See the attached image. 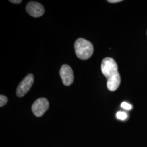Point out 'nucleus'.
<instances>
[{
    "instance_id": "1",
    "label": "nucleus",
    "mask_w": 147,
    "mask_h": 147,
    "mask_svg": "<svg viewBox=\"0 0 147 147\" xmlns=\"http://www.w3.org/2000/svg\"><path fill=\"white\" fill-rule=\"evenodd\" d=\"M101 69L107 79V87L110 91H115L121 84V76L118 71L116 61L110 57L105 58L101 62Z\"/></svg>"
},
{
    "instance_id": "2",
    "label": "nucleus",
    "mask_w": 147,
    "mask_h": 147,
    "mask_svg": "<svg viewBox=\"0 0 147 147\" xmlns=\"http://www.w3.org/2000/svg\"><path fill=\"white\" fill-rule=\"evenodd\" d=\"M74 48L77 57L82 60L90 58L94 52L93 44L84 38H79L75 41Z\"/></svg>"
},
{
    "instance_id": "3",
    "label": "nucleus",
    "mask_w": 147,
    "mask_h": 147,
    "mask_svg": "<svg viewBox=\"0 0 147 147\" xmlns=\"http://www.w3.org/2000/svg\"><path fill=\"white\" fill-rule=\"evenodd\" d=\"M34 82V76L31 74L27 75L19 84L16 90V94L18 97H22L26 94L31 89Z\"/></svg>"
},
{
    "instance_id": "4",
    "label": "nucleus",
    "mask_w": 147,
    "mask_h": 147,
    "mask_svg": "<svg viewBox=\"0 0 147 147\" xmlns=\"http://www.w3.org/2000/svg\"><path fill=\"white\" fill-rule=\"evenodd\" d=\"M49 107L48 100L44 98H40L34 101L32 106V111L37 117L43 116Z\"/></svg>"
},
{
    "instance_id": "5",
    "label": "nucleus",
    "mask_w": 147,
    "mask_h": 147,
    "mask_svg": "<svg viewBox=\"0 0 147 147\" xmlns=\"http://www.w3.org/2000/svg\"><path fill=\"white\" fill-rule=\"evenodd\" d=\"M59 74L62 82L65 86H68L73 83L74 80L73 71L68 65L64 64L61 67Z\"/></svg>"
},
{
    "instance_id": "6",
    "label": "nucleus",
    "mask_w": 147,
    "mask_h": 147,
    "mask_svg": "<svg viewBox=\"0 0 147 147\" xmlns=\"http://www.w3.org/2000/svg\"><path fill=\"white\" fill-rule=\"evenodd\" d=\"M26 10L29 15L34 18L42 16L45 11L43 5L35 1L28 2L26 6Z\"/></svg>"
},
{
    "instance_id": "7",
    "label": "nucleus",
    "mask_w": 147,
    "mask_h": 147,
    "mask_svg": "<svg viewBox=\"0 0 147 147\" xmlns=\"http://www.w3.org/2000/svg\"><path fill=\"white\" fill-rule=\"evenodd\" d=\"M116 117L118 119H120L121 121H124V120H125L127 118V115L126 113L124 112L119 111L117 113Z\"/></svg>"
},
{
    "instance_id": "8",
    "label": "nucleus",
    "mask_w": 147,
    "mask_h": 147,
    "mask_svg": "<svg viewBox=\"0 0 147 147\" xmlns=\"http://www.w3.org/2000/svg\"><path fill=\"white\" fill-rule=\"evenodd\" d=\"M8 101V99L7 98L3 95H0V106L2 107L7 103Z\"/></svg>"
},
{
    "instance_id": "9",
    "label": "nucleus",
    "mask_w": 147,
    "mask_h": 147,
    "mask_svg": "<svg viewBox=\"0 0 147 147\" xmlns=\"http://www.w3.org/2000/svg\"><path fill=\"white\" fill-rule=\"evenodd\" d=\"M121 107L126 110H130L132 109V105L126 102H123L121 104Z\"/></svg>"
},
{
    "instance_id": "10",
    "label": "nucleus",
    "mask_w": 147,
    "mask_h": 147,
    "mask_svg": "<svg viewBox=\"0 0 147 147\" xmlns=\"http://www.w3.org/2000/svg\"><path fill=\"white\" fill-rule=\"evenodd\" d=\"M9 1L14 4H19L22 2L21 0H10Z\"/></svg>"
},
{
    "instance_id": "11",
    "label": "nucleus",
    "mask_w": 147,
    "mask_h": 147,
    "mask_svg": "<svg viewBox=\"0 0 147 147\" xmlns=\"http://www.w3.org/2000/svg\"><path fill=\"white\" fill-rule=\"evenodd\" d=\"M121 0H108L107 2L109 3H118L121 2Z\"/></svg>"
},
{
    "instance_id": "12",
    "label": "nucleus",
    "mask_w": 147,
    "mask_h": 147,
    "mask_svg": "<svg viewBox=\"0 0 147 147\" xmlns=\"http://www.w3.org/2000/svg\"></svg>"
}]
</instances>
